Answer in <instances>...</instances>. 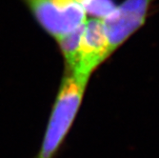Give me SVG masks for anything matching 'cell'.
Listing matches in <instances>:
<instances>
[{"label":"cell","instance_id":"cell-4","mask_svg":"<svg viewBox=\"0 0 159 158\" xmlns=\"http://www.w3.org/2000/svg\"><path fill=\"white\" fill-rule=\"evenodd\" d=\"M152 0H125L102 19L111 52L134 34L145 23Z\"/></svg>","mask_w":159,"mask_h":158},{"label":"cell","instance_id":"cell-1","mask_svg":"<svg viewBox=\"0 0 159 158\" xmlns=\"http://www.w3.org/2000/svg\"><path fill=\"white\" fill-rule=\"evenodd\" d=\"M87 82L70 73L63 79L37 158H52L58 151L75 118Z\"/></svg>","mask_w":159,"mask_h":158},{"label":"cell","instance_id":"cell-3","mask_svg":"<svg viewBox=\"0 0 159 158\" xmlns=\"http://www.w3.org/2000/svg\"><path fill=\"white\" fill-rule=\"evenodd\" d=\"M111 53L102 19H90L82 27L77 51L73 61L67 67L70 74L89 80L95 68Z\"/></svg>","mask_w":159,"mask_h":158},{"label":"cell","instance_id":"cell-2","mask_svg":"<svg viewBox=\"0 0 159 158\" xmlns=\"http://www.w3.org/2000/svg\"><path fill=\"white\" fill-rule=\"evenodd\" d=\"M44 30L58 42L85 24L86 11L75 0H22Z\"/></svg>","mask_w":159,"mask_h":158},{"label":"cell","instance_id":"cell-5","mask_svg":"<svg viewBox=\"0 0 159 158\" xmlns=\"http://www.w3.org/2000/svg\"><path fill=\"white\" fill-rule=\"evenodd\" d=\"M75 1H76L78 4H80V5L83 7V9H84V7L89 3L90 0H75Z\"/></svg>","mask_w":159,"mask_h":158}]
</instances>
